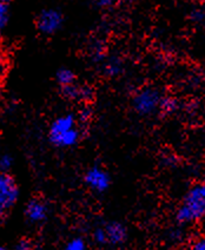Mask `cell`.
<instances>
[{
    "label": "cell",
    "instance_id": "6da1fadb",
    "mask_svg": "<svg viewBox=\"0 0 205 250\" xmlns=\"http://www.w3.org/2000/svg\"><path fill=\"white\" fill-rule=\"evenodd\" d=\"M205 218V181L196 184L185 195L176 211V220L181 224L195 223Z\"/></svg>",
    "mask_w": 205,
    "mask_h": 250
},
{
    "label": "cell",
    "instance_id": "7a4b0ae2",
    "mask_svg": "<svg viewBox=\"0 0 205 250\" xmlns=\"http://www.w3.org/2000/svg\"><path fill=\"white\" fill-rule=\"evenodd\" d=\"M163 95L156 87H144L133 97V109L141 116H150L159 110Z\"/></svg>",
    "mask_w": 205,
    "mask_h": 250
},
{
    "label": "cell",
    "instance_id": "3957f363",
    "mask_svg": "<svg viewBox=\"0 0 205 250\" xmlns=\"http://www.w3.org/2000/svg\"><path fill=\"white\" fill-rule=\"evenodd\" d=\"M19 198V188L11 175L0 174V217L13 208Z\"/></svg>",
    "mask_w": 205,
    "mask_h": 250
},
{
    "label": "cell",
    "instance_id": "277c9868",
    "mask_svg": "<svg viewBox=\"0 0 205 250\" xmlns=\"http://www.w3.org/2000/svg\"><path fill=\"white\" fill-rule=\"evenodd\" d=\"M64 17L56 8H45L37 17V28L42 35H53L62 27Z\"/></svg>",
    "mask_w": 205,
    "mask_h": 250
},
{
    "label": "cell",
    "instance_id": "5b68a950",
    "mask_svg": "<svg viewBox=\"0 0 205 250\" xmlns=\"http://www.w3.org/2000/svg\"><path fill=\"white\" fill-rule=\"evenodd\" d=\"M84 181L91 190L97 192L106 191L111 184L110 175L99 167H93L87 170Z\"/></svg>",
    "mask_w": 205,
    "mask_h": 250
},
{
    "label": "cell",
    "instance_id": "8992f818",
    "mask_svg": "<svg viewBox=\"0 0 205 250\" xmlns=\"http://www.w3.org/2000/svg\"><path fill=\"white\" fill-rule=\"evenodd\" d=\"M47 206L44 201L39 198H33L26 204L25 215L27 220L32 223H41L47 218Z\"/></svg>",
    "mask_w": 205,
    "mask_h": 250
},
{
    "label": "cell",
    "instance_id": "52a82bcc",
    "mask_svg": "<svg viewBox=\"0 0 205 250\" xmlns=\"http://www.w3.org/2000/svg\"><path fill=\"white\" fill-rule=\"evenodd\" d=\"M76 127V118L75 116L68 113V115H62L61 117L56 118L52 122L50 126V131H48V137L50 139L57 137V136L62 135V133L67 132L68 130L75 129Z\"/></svg>",
    "mask_w": 205,
    "mask_h": 250
},
{
    "label": "cell",
    "instance_id": "ba28073f",
    "mask_svg": "<svg viewBox=\"0 0 205 250\" xmlns=\"http://www.w3.org/2000/svg\"><path fill=\"white\" fill-rule=\"evenodd\" d=\"M105 232H106L107 244L111 246H121L127 238V229L119 222H111L105 227Z\"/></svg>",
    "mask_w": 205,
    "mask_h": 250
},
{
    "label": "cell",
    "instance_id": "9c48e42d",
    "mask_svg": "<svg viewBox=\"0 0 205 250\" xmlns=\"http://www.w3.org/2000/svg\"><path fill=\"white\" fill-rule=\"evenodd\" d=\"M79 138H81V132L77 127H75V129L68 130L67 132L62 133V135L50 139V141L53 146L58 147H71L78 143Z\"/></svg>",
    "mask_w": 205,
    "mask_h": 250
},
{
    "label": "cell",
    "instance_id": "30bf717a",
    "mask_svg": "<svg viewBox=\"0 0 205 250\" xmlns=\"http://www.w3.org/2000/svg\"><path fill=\"white\" fill-rule=\"evenodd\" d=\"M64 97L67 99H89L92 96V91L89 87L82 86V85H76L75 83L62 86V90Z\"/></svg>",
    "mask_w": 205,
    "mask_h": 250
},
{
    "label": "cell",
    "instance_id": "8fae6325",
    "mask_svg": "<svg viewBox=\"0 0 205 250\" xmlns=\"http://www.w3.org/2000/svg\"><path fill=\"white\" fill-rule=\"evenodd\" d=\"M57 82L62 85V86H67L75 83L76 75L73 73L72 70L70 69H61L57 72Z\"/></svg>",
    "mask_w": 205,
    "mask_h": 250
},
{
    "label": "cell",
    "instance_id": "7c38bea8",
    "mask_svg": "<svg viewBox=\"0 0 205 250\" xmlns=\"http://www.w3.org/2000/svg\"><path fill=\"white\" fill-rule=\"evenodd\" d=\"M177 109V102L176 99L170 98V97H163L161 102V106H159V110L165 113H171Z\"/></svg>",
    "mask_w": 205,
    "mask_h": 250
},
{
    "label": "cell",
    "instance_id": "4fadbf2b",
    "mask_svg": "<svg viewBox=\"0 0 205 250\" xmlns=\"http://www.w3.org/2000/svg\"><path fill=\"white\" fill-rule=\"evenodd\" d=\"M65 250H86V243L82 237H75L68 241Z\"/></svg>",
    "mask_w": 205,
    "mask_h": 250
},
{
    "label": "cell",
    "instance_id": "5bb4252c",
    "mask_svg": "<svg viewBox=\"0 0 205 250\" xmlns=\"http://www.w3.org/2000/svg\"><path fill=\"white\" fill-rule=\"evenodd\" d=\"M8 21H10V10H8V5L0 2V31L4 27H6Z\"/></svg>",
    "mask_w": 205,
    "mask_h": 250
},
{
    "label": "cell",
    "instance_id": "9a60e30c",
    "mask_svg": "<svg viewBox=\"0 0 205 250\" xmlns=\"http://www.w3.org/2000/svg\"><path fill=\"white\" fill-rule=\"evenodd\" d=\"M122 62H117V61H111L106 64V73L110 76H117L119 72L122 71Z\"/></svg>",
    "mask_w": 205,
    "mask_h": 250
},
{
    "label": "cell",
    "instance_id": "2e32d148",
    "mask_svg": "<svg viewBox=\"0 0 205 250\" xmlns=\"http://www.w3.org/2000/svg\"><path fill=\"white\" fill-rule=\"evenodd\" d=\"M93 240H95L96 243L101 244V246H104V244H107V238H106V232H105L104 228H98L93 231Z\"/></svg>",
    "mask_w": 205,
    "mask_h": 250
},
{
    "label": "cell",
    "instance_id": "e0dca14e",
    "mask_svg": "<svg viewBox=\"0 0 205 250\" xmlns=\"http://www.w3.org/2000/svg\"><path fill=\"white\" fill-rule=\"evenodd\" d=\"M13 160L10 155H4L0 157V170L4 172H6L7 170H10L12 167Z\"/></svg>",
    "mask_w": 205,
    "mask_h": 250
},
{
    "label": "cell",
    "instance_id": "ac0fdd59",
    "mask_svg": "<svg viewBox=\"0 0 205 250\" xmlns=\"http://www.w3.org/2000/svg\"><path fill=\"white\" fill-rule=\"evenodd\" d=\"M191 250H205V237H199L192 243Z\"/></svg>",
    "mask_w": 205,
    "mask_h": 250
},
{
    "label": "cell",
    "instance_id": "d6986e66",
    "mask_svg": "<svg viewBox=\"0 0 205 250\" xmlns=\"http://www.w3.org/2000/svg\"><path fill=\"white\" fill-rule=\"evenodd\" d=\"M16 250H34V248L32 247V244L27 242V241H20L18 243V246H17Z\"/></svg>",
    "mask_w": 205,
    "mask_h": 250
},
{
    "label": "cell",
    "instance_id": "ffe728a7",
    "mask_svg": "<svg viewBox=\"0 0 205 250\" xmlns=\"http://www.w3.org/2000/svg\"><path fill=\"white\" fill-rule=\"evenodd\" d=\"M119 1H122V0H97V2H98L99 6H102V7L112 6V5H115Z\"/></svg>",
    "mask_w": 205,
    "mask_h": 250
},
{
    "label": "cell",
    "instance_id": "44dd1931",
    "mask_svg": "<svg viewBox=\"0 0 205 250\" xmlns=\"http://www.w3.org/2000/svg\"><path fill=\"white\" fill-rule=\"evenodd\" d=\"M205 13L202 12V11H195V12H192L191 14V18L193 21H203Z\"/></svg>",
    "mask_w": 205,
    "mask_h": 250
},
{
    "label": "cell",
    "instance_id": "7402d4cb",
    "mask_svg": "<svg viewBox=\"0 0 205 250\" xmlns=\"http://www.w3.org/2000/svg\"><path fill=\"white\" fill-rule=\"evenodd\" d=\"M81 118L82 119V121H85V119L89 118V110L84 109L81 112Z\"/></svg>",
    "mask_w": 205,
    "mask_h": 250
},
{
    "label": "cell",
    "instance_id": "603a6c76",
    "mask_svg": "<svg viewBox=\"0 0 205 250\" xmlns=\"http://www.w3.org/2000/svg\"><path fill=\"white\" fill-rule=\"evenodd\" d=\"M12 0H0V2H2V4H8V2H11Z\"/></svg>",
    "mask_w": 205,
    "mask_h": 250
},
{
    "label": "cell",
    "instance_id": "cb8c5ba5",
    "mask_svg": "<svg viewBox=\"0 0 205 250\" xmlns=\"http://www.w3.org/2000/svg\"><path fill=\"white\" fill-rule=\"evenodd\" d=\"M202 24H203V27H204V30H205V16H204L203 21H202Z\"/></svg>",
    "mask_w": 205,
    "mask_h": 250
},
{
    "label": "cell",
    "instance_id": "d4e9b609",
    "mask_svg": "<svg viewBox=\"0 0 205 250\" xmlns=\"http://www.w3.org/2000/svg\"><path fill=\"white\" fill-rule=\"evenodd\" d=\"M1 42H2V38H1V35H0V47H1Z\"/></svg>",
    "mask_w": 205,
    "mask_h": 250
},
{
    "label": "cell",
    "instance_id": "484cf974",
    "mask_svg": "<svg viewBox=\"0 0 205 250\" xmlns=\"http://www.w3.org/2000/svg\"><path fill=\"white\" fill-rule=\"evenodd\" d=\"M0 250H7V249L4 248V247H0Z\"/></svg>",
    "mask_w": 205,
    "mask_h": 250
}]
</instances>
